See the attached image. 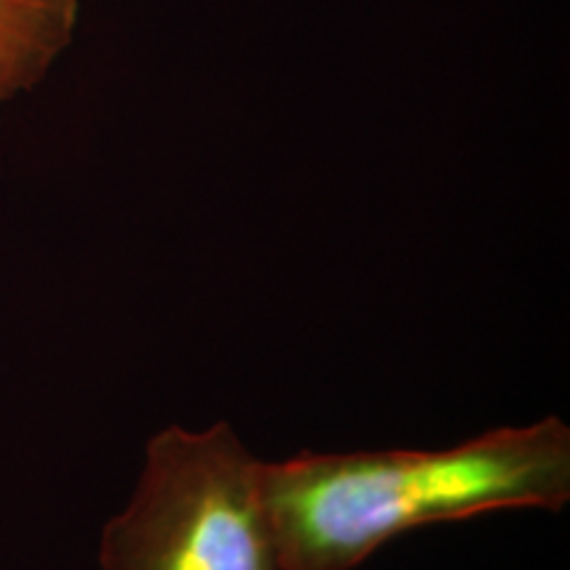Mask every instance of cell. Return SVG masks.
<instances>
[{"instance_id":"obj_1","label":"cell","mask_w":570,"mask_h":570,"mask_svg":"<svg viewBox=\"0 0 570 570\" xmlns=\"http://www.w3.org/2000/svg\"><path fill=\"white\" fill-rule=\"evenodd\" d=\"M281 570H354L404 533L570 499V428L558 415L449 449L298 452L265 462Z\"/></svg>"},{"instance_id":"obj_3","label":"cell","mask_w":570,"mask_h":570,"mask_svg":"<svg viewBox=\"0 0 570 570\" xmlns=\"http://www.w3.org/2000/svg\"><path fill=\"white\" fill-rule=\"evenodd\" d=\"M75 19L77 0H0V104L40 80Z\"/></svg>"},{"instance_id":"obj_2","label":"cell","mask_w":570,"mask_h":570,"mask_svg":"<svg viewBox=\"0 0 570 570\" xmlns=\"http://www.w3.org/2000/svg\"><path fill=\"white\" fill-rule=\"evenodd\" d=\"M265 462L230 423L169 425L148 441L125 512L106 523L104 570H281Z\"/></svg>"}]
</instances>
